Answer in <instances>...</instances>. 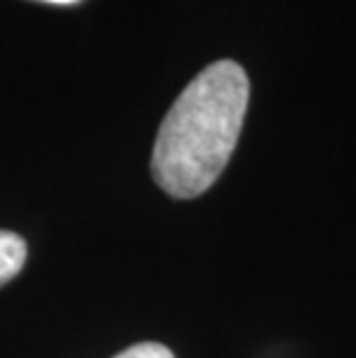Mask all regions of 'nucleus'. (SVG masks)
Here are the masks:
<instances>
[{"instance_id": "1", "label": "nucleus", "mask_w": 356, "mask_h": 358, "mask_svg": "<svg viewBox=\"0 0 356 358\" xmlns=\"http://www.w3.org/2000/svg\"><path fill=\"white\" fill-rule=\"evenodd\" d=\"M248 97V74L234 60H218L187 83L166 111L150 157L166 194L192 199L220 178L238 143Z\"/></svg>"}, {"instance_id": "2", "label": "nucleus", "mask_w": 356, "mask_h": 358, "mask_svg": "<svg viewBox=\"0 0 356 358\" xmlns=\"http://www.w3.org/2000/svg\"><path fill=\"white\" fill-rule=\"evenodd\" d=\"M26 241L19 234L0 229V287L19 275L26 264Z\"/></svg>"}, {"instance_id": "3", "label": "nucleus", "mask_w": 356, "mask_h": 358, "mask_svg": "<svg viewBox=\"0 0 356 358\" xmlns=\"http://www.w3.org/2000/svg\"><path fill=\"white\" fill-rule=\"evenodd\" d=\"M113 358H173V354L169 347L160 345V342H141V345L125 349Z\"/></svg>"}, {"instance_id": "4", "label": "nucleus", "mask_w": 356, "mask_h": 358, "mask_svg": "<svg viewBox=\"0 0 356 358\" xmlns=\"http://www.w3.org/2000/svg\"><path fill=\"white\" fill-rule=\"evenodd\" d=\"M44 3H51V5H74L79 0H44Z\"/></svg>"}]
</instances>
